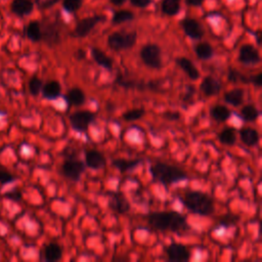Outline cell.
<instances>
[{
	"instance_id": "obj_1",
	"label": "cell",
	"mask_w": 262,
	"mask_h": 262,
	"mask_svg": "<svg viewBox=\"0 0 262 262\" xmlns=\"http://www.w3.org/2000/svg\"><path fill=\"white\" fill-rule=\"evenodd\" d=\"M148 223L156 230L180 232L188 227L186 218L176 211H157L148 215Z\"/></svg>"
},
{
	"instance_id": "obj_2",
	"label": "cell",
	"mask_w": 262,
	"mask_h": 262,
	"mask_svg": "<svg viewBox=\"0 0 262 262\" xmlns=\"http://www.w3.org/2000/svg\"><path fill=\"white\" fill-rule=\"evenodd\" d=\"M183 206L191 212L201 215L210 216L214 212V201L207 194L200 191H192L180 199Z\"/></svg>"
},
{
	"instance_id": "obj_3",
	"label": "cell",
	"mask_w": 262,
	"mask_h": 262,
	"mask_svg": "<svg viewBox=\"0 0 262 262\" xmlns=\"http://www.w3.org/2000/svg\"><path fill=\"white\" fill-rule=\"evenodd\" d=\"M150 173L155 181L169 185L188 178L187 174L180 168L167 163H157L150 167Z\"/></svg>"
},
{
	"instance_id": "obj_4",
	"label": "cell",
	"mask_w": 262,
	"mask_h": 262,
	"mask_svg": "<svg viewBox=\"0 0 262 262\" xmlns=\"http://www.w3.org/2000/svg\"><path fill=\"white\" fill-rule=\"evenodd\" d=\"M136 41V32H114L108 37V45L114 50H125L133 47Z\"/></svg>"
},
{
	"instance_id": "obj_5",
	"label": "cell",
	"mask_w": 262,
	"mask_h": 262,
	"mask_svg": "<svg viewBox=\"0 0 262 262\" xmlns=\"http://www.w3.org/2000/svg\"><path fill=\"white\" fill-rule=\"evenodd\" d=\"M161 54H162L161 48H160L159 45L154 44V43L145 44L144 46H142L139 52L140 59L143 62V64L151 69H156V70H159L163 67Z\"/></svg>"
},
{
	"instance_id": "obj_6",
	"label": "cell",
	"mask_w": 262,
	"mask_h": 262,
	"mask_svg": "<svg viewBox=\"0 0 262 262\" xmlns=\"http://www.w3.org/2000/svg\"><path fill=\"white\" fill-rule=\"evenodd\" d=\"M95 120V113L91 111H77L70 115V123L72 128L78 131V132H84L90 124Z\"/></svg>"
},
{
	"instance_id": "obj_7",
	"label": "cell",
	"mask_w": 262,
	"mask_h": 262,
	"mask_svg": "<svg viewBox=\"0 0 262 262\" xmlns=\"http://www.w3.org/2000/svg\"><path fill=\"white\" fill-rule=\"evenodd\" d=\"M85 170V164L77 159H68L62 165L64 176L72 181H78Z\"/></svg>"
},
{
	"instance_id": "obj_8",
	"label": "cell",
	"mask_w": 262,
	"mask_h": 262,
	"mask_svg": "<svg viewBox=\"0 0 262 262\" xmlns=\"http://www.w3.org/2000/svg\"><path fill=\"white\" fill-rule=\"evenodd\" d=\"M106 20V17L104 16H94V17H88L82 19L78 22L75 30L72 32V36L76 38H84L88 35L93 28L100 22H104Z\"/></svg>"
},
{
	"instance_id": "obj_9",
	"label": "cell",
	"mask_w": 262,
	"mask_h": 262,
	"mask_svg": "<svg viewBox=\"0 0 262 262\" xmlns=\"http://www.w3.org/2000/svg\"><path fill=\"white\" fill-rule=\"evenodd\" d=\"M168 260L174 262H185L191 259V253L182 244L172 243L166 248Z\"/></svg>"
},
{
	"instance_id": "obj_10",
	"label": "cell",
	"mask_w": 262,
	"mask_h": 262,
	"mask_svg": "<svg viewBox=\"0 0 262 262\" xmlns=\"http://www.w3.org/2000/svg\"><path fill=\"white\" fill-rule=\"evenodd\" d=\"M239 61L246 66H254L260 63L261 57L255 46L251 44H244L240 48Z\"/></svg>"
},
{
	"instance_id": "obj_11",
	"label": "cell",
	"mask_w": 262,
	"mask_h": 262,
	"mask_svg": "<svg viewBox=\"0 0 262 262\" xmlns=\"http://www.w3.org/2000/svg\"><path fill=\"white\" fill-rule=\"evenodd\" d=\"M180 26L183 29L186 36L194 40H200L204 36V30L201 24L192 18H184L180 22Z\"/></svg>"
},
{
	"instance_id": "obj_12",
	"label": "cell",
	"mask_w": 262,
	"mask_h": 262,
	"mask_svg": "<svg viewBox=\"0 0 262 262\" xmlns=\"http://www.w3.org/2000/svg\"><path fill=\"white\" fill-rule=\"evenodd\" d=\"M42 40H44L48 45L53 46L59 44L61 41L60 30L57 26L53 23H44L41 24Z\"/></svg>"
},
{
	"instance_id": "obj_13",
	"label": "cell",
	"mask_w": 262,
	"mask_h": 262,
	"mask_svg": "<svg viewBox=\"0 0 262 262\" xmlns=\"http://www.w3.org/2000/svg\"><path fill=\"white\" fill-rule=\"evenodd\" d=\"M221 87L222 84L219 80L211 76H207L201 82L200 89L206 96H213L220 92Z\"/></svg>"
},
{
	"instance_id": "obj_14",
	"label": "cell",
	"mask_w": 262,
	"mask_h": 262,
	"mask_svg": "<svg viewBox=\"0 0 262 262\" xmlns=\"http://www.w3.org/2000/svg\"><path fill=\"white\" fill-rule=\"evenodd\" d=\"M86 166L94 170H98L106 166V158L98 151L90 150L85 154Z\"/></svg>"
},
{
	"instance_id": "obj_15",
	"label": "cell",
	"mask_w": 262,
	"mask_h": 262,
	"mask_svg": "<svg viewBox=\"0 0 262 262\" xmlns=\"http://www.w3.org/2000/svg\"><path fill=\"white\" fill-rule=\"evenodd\" d=\"M110 208L118 214H125L130 210V204L127 199L120 194H114L109 202Z\"/></svg>"
},
{
	"instance_id": "obj_16",
	"label": "cell",
	"mask_w": 262,
	"mask_h": 262,
	"mask_svg": "<svg viewBox=\"0 0 262 262\" xmlns=\"http://www.w3.org/2000/svg\"><path fill=\"white\" fill-rule=\"evenodd\" d=\"M176 64L191 80H198L200 78L201 76L200 71L197 69V67L194 65V63L191 60L186 59L184 56L177 57Z\"/></svg>"
},
{
	"instance_id": "obj_17",
	"label": "cell",
	"mask_w": 262,
	"mask_h": 262,
	"mask_svg": "<svg viewBox=\"0 0 262 262\" xmlns=\"http://www.w3.org/2000/svg\"><path fill=\"white\" fill-rule=\"evenodd\" d=\"M11 11L19 17L30 14L34 9V3L31 0H13L10 5Z\"/></svg>"
},
{
	"instance_id": "obj_18",
	"label": "cell",
	"mask_w": 262,
	"mask_h": 262,
	"mask_svg": "<svg viewBox=\"0 0 262 262\" xmlns=\"http://www.w3.org/2000/svg\"><path fill=\"white\" fill-rule=\"evenodd\" d=\"M65 97L69 109L72 107H79L83 105L86 99L84 91L81 88H79V87L71 88Z\"/></svg>"
},
{
	"instance_id": "obj_19",
	"label": "cell",
	"mask_w": 262,
	"mask_h": 262,
	"mask_svg": "<svg viewBox=\"0 0 262 262\" xmlns=\"http://www.w3.org/2000/svg\"><path fill=\"white\" fill-rule=\"evenodd\" d=\"M241 140L248 147H254L259 142V133L258 131L251 127H243L240 129Z\"/></svg>"
},
{
	"instance_id": "obj_20",
	"label": "cell",
	"mask_w": 262,
	"mask_h": 262,
	"mask_svg": "<svg viewBox=\"0 0 262 262\" xmlns=\"http://www.w3.org/2000/svg\"><path fill=\"white\" fill-rule=\"evenodd\" d=\"M42 95L44 98L47 99H55L59 96H61L62 92V86L60 82H57L55 80L48 81L45 85L42 86Z\"/></svg>"
},
{
	"instance_id": "obj_21",
	"label": "cell",
	"mask_w": 262,
	"mask_h": 262,
	"mask_svg": "<svg viewBox=\"0 0 262 262\" xmlns=\"http://www.w3.org/2000/svg\"><path fill=\"white\" fill-rule=\"evenodd\" d=\"M43 255H44V259L49 262L59 261L63 257V249L61 248L60 245L55 243H50L45 246L44 251H43Z\"/></svg>"
},
{
	"instance_id": "obj_22",
	"label": "cell",
	"mask_w": 262,
	"mask_h": 262,
	"mask_svg": "<svg viewBox=\"0 0 262 262\" xmlns=\"http://www.w3.org/2000/svg\"><path fill=\"white\" fill-rule=\"evenodd\" d=\"M91 55L98 66L103 67L107 70L113 69V60L111 59L110 56H108L103 50H100L97 47H92L91 48Z\"/></svg>"
},
{
	"instance_id": "obj_23",
	"label": "cell",
	"mask_w": 262,
	"mask_h": 262,
	"mask_svg": "<svg viewBox=\"0 0 262 262\" xmlns=\"http://www.w3.org/2000/svg\"><path fill=\"white\" fill-rule=\"evenodd\" d=\"M142 161L139 159H135V160H126V159H116L112 162V165L117 168L120 172L125 173L127 171L130 170H133L135 169L137 166L140 165Z\"/></svg>"
},
{
	"instance_id": "obj_24",
	"label": "cell",
	"mask_w": 262,
	"mask_h": 262,
	"mask_svg": "<svg viewBox=\"0 0 262 262\" xmlns=\"http://www.w3.org/2000/svg\"><path fill=\"white\" fill-rule=\"evenodd\" d=\"M231 112L222 105H216L210 109V116L217 122H224L229 119Z\"/></svg>"
},
{
	"instance_id": "obj_25",
	"label": "cell",
	"mask_w": 262,
	"mask_h": 262,
	"mask_svg": "<svg viewBox=\"0 0 262 262\" xmlns=\"http://www.w3.org/2000/svg\"><path fill=\"white\" fill-rule=\"evenodd\" d=\"M26 35L33 42H39L42 40L41 24L37 21H33L28 24L26 27Z\"/></svg>"
},
{
	"instance_id": "obj_26",
	"label": "cell",
	"mask_w": 262,
	"mask_h": 262,
	"mask_svg": "<svg viewBox=\"0 0 262 262\" xmlns=\"http://www.w3.org/2000/svg\"><path fill=\"white\" fill-rule=\"evenodd\" d=\"M244 90L241 88H235L230 91H227L224 94V100L228 105H231L234 107H239L243 104L244 100Z\"/></svg>"
},
{
	"instance_id": "obj_27",
	"label": "cell",
	"mask_w": 262,
	"mask_h": 262,
	"mask_svg": "<svg viewBox=\"0 0 262 262\" xmlns=\"http://www.w3.org/2000/svg\"><path fill=\"white\" fill-rule=\"evenodd\" d=\"M195 53L200 60H210L214 54L213 47L208 42H201L195 46Z\"/></svg>"
},
{
	"instance_id": "obj_28",
	"label": "cell",
	"mask_w": 262,
	"mask_h": 262,
	"mask_svg": "<svg viewBox=\"0 0 262 262\" xmlns=\"http://www.w3.org/2000/svg\"><path fill=\"white\" fill-rule=\"evenodd\" d=\"M218 140L226 145H232L237 141V132L236 129L232 127L224 128L221 132L218 134Z\"/></svg>"
},
{
	"instance_id": "obj_29",
	"label": "cell",
	"mask_w": 262,
	"mask_h": 262,
	"mask_svg": "<svg viewBox=\"0 0 262 262\" xmlns=\"http://www.w3.org/2000/svg\"><path fill=\"white\" fill-rule=\"evenodd\" d=\"M260 115V112L258 111V109L253 106V105H246L245 107L242 108L241 110V118L245 121V122H254L258 119Z\"/></svg>"
},
{
	"instance_id": "obj_30",
	"label": "cell",
	"mask_w": 262,
	"mask_h": 262,
	"mask_svg": "<svg viewBox=\"0 0 262 262\" xmlns=\"http://www.w3.org/2000/svg\"><path fill=\"white\" fill-rule=\"evenodd\" d=\"M161 10L167 16H176L180 10L179 0H163L161 4Z\"/></svg>"
},
{
	"instance_id": "obj_31",
	"label": "cell",
	"mask_w": 262,
	"mask_h": 262,
	"mask_svg": "<svg viewBox=\"0 0 262 262\" xmlns=\"http://www.w3.org/2000/svg\"><path fill=\"white\" fill-rule=\"evenodd\" d=\"M134 19V13L130 10L124 9V10H118L113 14L112 23L114 25H119L125 22L132 21Z\"/></svg>"
},
{
	"instance_id": "obj_32",
	"label": "cell",
	"mask_w": 262,
	"mask_h": 262,
	"mask_svg": "<svg viewBox=\"0 0 262 262\" xmlns=\"http://www.w3.org/2000/svg\"><path fill=\"white\" fill-rule=\"evenodd\" d=\"M144 114H145V110L142 108H139V109H133V110L125 112L122 117L125 121H136L142 118Z\"/></svg>"
},
{
	"instance_id": "obj_33",
	"label": "cell",
	"mask_w": 262,
	"mask_h": 262,
	"mask_svg": "<svg viewBox=\"0 0 262 262\" xmlns=\"http://www.w3.org/2000/svg\"><path fill=\"white\" fill-rule=\"evenodd\" d=\"M42 86H43L42 80L37 76H33L30 80H29V91H30L32 95H38L41 92Z\"/></svg>"
},
{
	"instance_id": "obj_34",
	"label": "cell",
	"mask_w": 262,
	"mask_h": 262,
	"mask_svg": "<svg viewBox=\"0 0 262 262\" xmlns=\"http://www.w3.org/2000/svg\"><path fill=\"white\" fill-rule=\"evenodd\" d=\"M228 80L231 82H243V83H249V77L244 76L242 73L235 69H229L228 70Z\"/></svg>"
},
{
	"instance_id": "obj_35",
	"label": "cell",
	"mask_w": 262,
	"mask_h": 262,
	"mask_svg": "<svg viewBox=\"0 0 262 262\" xmlns=\"http://www.w3.org/2000/svg\"><path fill=\"white\" fill-rule=\"evenodd\" d=\"M83 0H64L63 7L68 12H75L82 6Z\"/></svg>"
},
{
	"instance_id": "obj_36",
	"label": "cell",
	"mask_w": 262,
	"mask_h": 262,
	"mask_svg": "<svg viewBox=\"0 0 262 262\" xmlns=\"http://www.w3.org/2000/svg\"><path fill=\"white\" fill-rule=\"evenodd\" d=\"M239 220V216L238 215H235L232 213H228L224 216H222L220 218V224L225 226V227H228L229 225H234L238 222Z\"/></svg>"
},
{
	"instance_id": "obj_37",
	"label": "cell",
	"mask_w": 262,
	"mask_h": 262,
	"mask_svg": "<svg viewBox=\"0 0 262 262\" xmlns=\"http://www.w3.org/2000/svg\"><path fill=\"white\" fill-rule=\"evenodd\" d=\"M13 179L14 177L8 172V170L3 166H0V183H9L12 182Z\"/></svg>"
},
{
	"instance_id": "obj_38",
	"label": "cell",
	"mask_w": 262,
	"mask_h": 262,
	"mask_svg": "<svg viewBox=\"0 0 262 262\" xmlns=\"http://www.w3.org/2000/svg\"><path fill=\"white\" fill-rule=\"evenodd\" d=\"M60 0H36V3L39 8H48L54 5Z\"/></svg>"
},
{
	"instance_id": "obj_39",
	"label": "cell",
	"mask_w": 262,
	"mask_h": 262,
	"mask_svg": "<svg viewBox=\"0 0 262 262\" xmlns=\"http://www.w3.org/2000/svg\"><path fill=\"white\" fill-rule=\"evenodd\" d=\"M4 197L6 199H9V200H12L14 202H19L22 200V193L18 190H14V191H11V192H8L4 195Z\"/></svg>"
},
{
	"instance_id": "obj_40",
	"label": "cell",
	"mask_w": 262,
	"mask_h": 262,
	"mask_svg": "<svg viewBox=\"0 0 262 262\" xmlns=\"http://www.w3.org/2000/svg\"><path fill=\"white\" fill-rule=\"evenodd\" d=\"M162 115L165 119L170 120V121H177L181 117V115L179 112H165Z\"/></svg>"
},
{
	"instance_id": "obj_41",
	"label": "cell",
	"mask_w": 262,
	"mask_h": 262,
	"mask_svg": "<svg viewBox=\"0 0 262 262\" xmlns=\"http://www.w3.org/2000/svg\"><path fill=\"white\" fill-rule=\"evenodd\" d=\"M130 2L132 5L140 8H144L151 4L152 0H130Z\"/></svg>"
},
{
	"instance_id": "obj_42",
	"label": "cell",
	"mask_w": 262,
	"mask_h": 262,
	"mask_svg": "<svg viewBox=\"0 0 262 262\" xmlns=\"http://www.w3.org/2000/svg\"><path fill=\"white\" fill-rule=\"evenodd\" d=\"M249 83L254 84L257 87H260L262 84V73H258L257 75L249 77Z\"/></svg>"
},
{
	"instance_id": "obj_43",
	"label": "cell",
	"mask_w": 262,
	"mask_h": 262,
	"mask_svg": "<svg viewBox=\"0 0 262 262\" xmlns=\"http://www.w3.org/2000/svg\"><path fill=\"white\" fill-rule=\"evenodd\" d=\"M185 2L190 6H200L204 2V0H185Z\"/></svg>"
},
{
	"instance_id": "obj_44",
	"label": "cell",
	"mask_w": 262,
	"mask_h": 262,
	"mask_svg": "<svg viewBox=\"0 0 262 262\" xmlns=\"http://www.w3.org/2000/svg\"><path fill=\"white\" fill-rule=\"evenodd\" d=\"M190 89L191 90H188V87H187V91H186V93H185V95H184V100H187V99H190L192 96H193V94L195 93V87L194 86H191L190 87Z\"/></svg>"
},
{
	"instance_id": "obj_45",
	"label": "cell",
	"mask_w": 262,
	"mask_h": 262,
	"mask_svg": "<svg viewBox=\"0 0 262 262\" xmlns=\"http://www.w3.org/2000/svg\"><path fill=\"white\" fill-rule=\"evenodd\" d=\"M86 55V52L83 50V49H79L77 52H76V57L78 60H83L84 57Z\"/></svg>"
},
{
	"instance_id": "obj_46",
	"label": "cell",
	"mask_w": 262,
	"mask_h": 262,
	"mask_svg": "<svg viewBox=\"0 0 262 262\" xmlns=\"http://www.w3.org/2000/svg\"><path fill=\"white\" fill-rule=\"evenodd\" d=\"M110 1L112 2V4L114 5H117V6H120L122 4H124L126 2V0H110Z\"/></svg>"
}]
</instances>
